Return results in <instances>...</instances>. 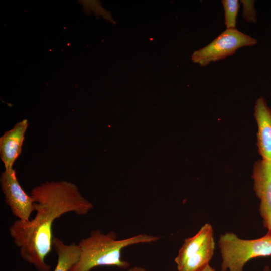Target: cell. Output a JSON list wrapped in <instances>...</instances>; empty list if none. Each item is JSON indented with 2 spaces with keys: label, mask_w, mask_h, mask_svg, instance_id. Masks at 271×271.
<instances>
[{
  "label": "cell",
  "mask_w": 271,
  "mask_h": 271,
  "mask_svg": "<svg viewBox=\"0 0 271 271\" xmlns=\"http://www.w3.org/2000/svg\"><path fill=\"white\" fill-rule=\"evenodd\" d=\"M31 196L35 202V216L28 221L17 220L9 227V232L21 257L38 271H50L45 258L53 247L52 226L63 214L73 212L87 214L93 205L81 194L73 183L51 181L34 187Z\"/></svg>",
  "instance_id": "obj_1"
},
{
  "label": "cell",
  "mask_w": 271,
  "mask_h": 271,
  "mask_svg": "<svg viewBox=\"0 0 271 271\" xmlns=\"http://www.w3.org/2000/svg\"><path fill=\"white\" fill-rule=\"evenodd\" d=\"M159 239L157 236L140 234L117 240L114 232L104 234L99 229L93 230L88 237L83 238L78 244L80 249L79 259L70 271H90L100 266L127 269L130 263L121 259L123 248L137 244L156 242Z\"/></svg>",
  "instance_id": "obj_2"
},
{
  "label": "cell",
  "mask_w": 271,
  "mask_h": 271,
  "mask_svg": "<svg viewBox=\"0 0 271 271\" xmlns=\"http://www.w3.org/2000/svg\"><path fill=\"white\" fill-rule=\"evenodd\" d=\"M218 246L221 271H243L245 264L251 259L271 256V234L245 240L233 232H227L219 236Z\"/></svg>",
  "instance_id": "obj_3"
},
{
  "label": "cell",
  "mask_w": 271,
  "mask_h": 271,
  "mask_svg": "<svg viewBox=\"0 0 271 271\" xmlns=\"http://www.w3.org/2000/svg\"><path fill=\"white\" fill-rule=\"evenodd\" d=\"M213 234L212 225L206 223L185 239L175 258L178 271H202L209 264L215 246Z\"/></svg>",
  "instance_id": "obj_4"
},
{
  "label": "cell",
  "mask_w": 271,
  "mask_h": 271,
  "mask_svg": "<svg viewBox=\"0 0 271 271\" xmlns=\"http://www.w3.org/2000/svg\"><path fill=\"white\" fill-rule=\"evenodd\" d=\"M257 40L236 28L226 29L211 42L204 47L195 51L192 61L201 66L218 61L233 55L239 48L252 46Z\"/></svg>",
  "instance_id": "obj_5"
},
{
  "label": "cell",
  "mask_w": 271,
  "mask_h": 271,
  "mask_svg": "<svg viewBox=\"0 0 271 271\" xmlns=\"http://www.w3.org/2000/svg\"><path fill=\"white\" fill-rule=\"evenodd\" d=\"M0 184L6 203L13 214L21 221L30 220L32 213L35 211V202L20 185L15 170H5L2 172Z\"/></svg>",
  "instance_id": "obj_6"
},
{
  "label": "cell",
  "mask_w": 271,
  "mask_h": 271,
  "mask_svg": "<svg viewBox=\"0 0 271 271\" xmlns=\"http://www.w3.org/2000/svg\"><path fill=\"white\" fill-rule=\"evenodd\" d=\"M253 190L260 200L259 212L267 234H271V161H256L252 170Z\"/></svg>",
  "instance_id": "obj_7"
},
{
  "label": "cell",
  "mask_w": 271,
  "mask_h": 271,
  "mask_svg": "<svg viewBox=\"0 0 271 271\" xmlns=\"http://www.w3.org/2000/svg\"><path fill=\"white\" fill-rule=\"evenodd\" d=\"M28 125L27 119H25L1 137L0 157L5 170L13 169L14 163L20 155Z\"/></svg>",
  "instance_id": "obj_8"
},
{
  "label": "cell",
  "mask_w": 271,
  "mask_h": 271,
  "mask_svg": "<svg viewBox=\"0 0 271 271\" xmlns=\"http://www.w3.org/2000/svg\"><path fill=\"white\" fill-rule=\"evenodd\" d=\"M254 116L258 127L256 145L258 153L262 159L271 161V109L263 97L256 100Z\"/></svg>",
  "instance_id": "obj_9"
},
{
  "label": "cell",
  "mask_w": 271,
  "mask_h": 271,
  "mask_svg": "<svg viewBox=\"0 0 271 271\" xmlns=\"http://www.w3.org/2000/svg\"><path fill=\"white\" fill-rule=\"evenodd\" d=\"M53 247L57 255V262L53 271H70L79 260L80 249L76 243L66 244L62 240L54 236Z\"/></svg>",
  "instance_id": "obj_10"
},
{
  "label": "cell",
  "mask_w": 271,
  "mask_h": 271,
  "mask_svg": "<svg viewBox=\"0 0 271 271\" xmlns=\"http://www.w3.org/2000/svg\"><path fill=\"white\" fill-rule=\"evenodd\" d=\"M224 11V24L226 29H235L239 8L238 0L221 1Z\"/></svg>",
  "instance_id": "obj_11"
},
{
  "label": "cell",
  "mask_w": 271,
  "mask_h": 271,
  "mask_svg": "<svg viewBox=\"0 0 271 271\" xmlns=\"http://www.w3.org/2000/svg\"><path fill=\"white\" fill-rule=\"evenodd\" d=\"M242 16L248 23H255L257 21V13L254 8V1L241 0Z\"/></svg>",
  "instance_id": "obj_12"
},
{
  "label": "cell",
  "mask_w": 271,
  "mask_h": 271,
  "mask_svg": "<svg viewBox=\"0 0 271 271\" xmlns=\"http://www.w3.org/2000/svg\"><path fill=\"white\" fill-rule=\"evenodd\" d=\"M127 271H147V270L143 267L134 266V267L129 268Z\"/></svg>",
  "instance_id": "obj_13"
},
{
  "label": "cell",
  "mask_w": 271,
  "mask_h": 271,
  "mask_svg": "<svg viewBox=\"0 0 271 271\" xmlns=\"http://www.w3.org/2000/svg\"><path fill=\"white\" fill-rule=\"evenodd\" d=\"M202 271H216L213 267L211 266L208 265Z\"/></svg>",
  "instance_id": "obj_14"
},
{
  "label": "cell",
  "mask_w": 271,
  "mask_h": 271,
  "mask_svg": "<svg viewBox=\"0 0 271 271\" xmlns=\"http://www.w3.org/2000/svg\"><path fill=\"white\" fill-rule=\"evenodd\" d=\"M263 271H270L269 267L268 265H266L263 269Z\"/></svg>",
  "instance_id": "obj_15"
}]
</instances>
